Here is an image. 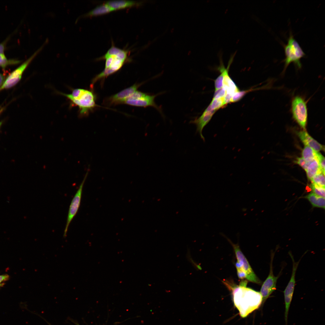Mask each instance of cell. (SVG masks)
Instances as JSON below:
<instances>
[{
  "mask_svg": "<svg viewBox=\"0 0 325 325\" xmlns=\"http://www.w3.org/2000/svg\"><path fill=\"white\" fill-rule=\"evenodd\" d=\"M223 282L231 292L234 305L241 317H246L262 304L260 292L246 287L247 280H242L239 285L227 280Z\"/></svg>",
  "mask_w": 325,
  "mask_h": 325,
  "instance_id": "1",
  "label": "cell"
},
{
  "mask_svg": "<svg viewBox=\"0 0 325 325\" xmlns=\"http://www.w3.org/2000/svg\"><path fill=\"white\" fill-rule=\"evenodd\" d=\"M128 54L127 50L121 49L113 45L106 53L98 59L105 60V68L94 78L92 84L120 70L128 60Z\"/></svg>",
  "mask_w": 325,
  "mask_h": 325,
  "instance_id": "2",
  "label": "cell"
},
{
  "mask_svg": "<svg viewBox=\"0 0 325 325\" xmlns=\"http://www.w3.org/2000/svg\"><path fill=\"white\" fill-rule=\"evenodd\" d=\"M61 94L78 107L81 115H86L96 106L95 96L91 91L89 90L77 88L73 90L71 94Z\"/></svg>",
  "mask_w": 325,
  "mask_h": 325,
  "instance_id": "3",
  "label": "cell"
},
{
  "mask_svg": "<svg viewBox=\"0 0 325 325\" xmlns=\"http://www.w3.org/2000/svg\"><path fill=\"white\" fill-rule=\"evenodd\" d=\"M283 47L285 58L283 60L284 63L283 73L291 63H293L297 68L301 69L302 66L301 60L305 56V54L291 32L287 44L283 45Z\"/></svg>",
  "mask_w": 325,
  "mask_h": 325,
  "instance_id": "4",
  "label": "cell"
},
{
  "mask_svg": "<svg viewBox=\"0 0 325 325\" xmlns=\"http://www.w3.org/2000/svg\"><path fill=\"white\" fill-rule=\"evenodd\" d=\"M291 111L293 119L305 130L308 112L307 101L303 96L297 95L293 97L291 101Z\"/></svg>",
  "mask_w": 325,
  "mask_h": 325,
  "instance_id": "5",
  "label": "cell"
},
{
  "mask_svg": "<svg viewBox=\"0 0 325 325\" xmlns=\"http://www.w3.org/2000/svg\"><path fill=\"white\" fill-rule=\"evenodd\" d=\"M163 93V92H160L151 95L137 90L126 100L124 104L144 107H153L164 117L162 108L156 104L155 101V98L157 96Z\"/></svg>",
  "mask_w": 325,
  "mask_h": 325,
  "instance_id": "6",
  "label": "cell"
},
{
  "mask_svg": "<svg viewBox=\"0 0 325 325\" xmlns=\"http://www.w3.org/2000/svg\"><path fill=\"white\" fill-rule=\"evenodd\" d=\"M43 46L44 45H42L30 57L10 74L0 88V91L5 89L10 88L18 83L21 79L24 71L33 59L42 50Z\"/></svg>",
  "mask_w": 325,
  "mask_h": 325,
  "instance_id": "7",
  "label": "cell"
},
{
  "mask_svg": "<svg viewBox=\"0 0 325 325\" xmlns=\"http://www.w3.org/2000/svg\"><path fill=\"white\" fill-rule=\"evenodd\" d=\"M89 166L85 176L82 182L77 190L73 197L70 205L65 227L64 231L63 237L67 236L68 229L70 224L73 218L77 214L80 205L83 187L89 171Z\"/></svg>",
  "mask_w": 325,
  "mask_h": 325,
  "instance_id": "8",
  "label": "cell"
},
{
  "mask_svg": "<svg viewBox=\"0 0 325 325\" xmlns=\"http://www.w3.org/2000/svg\"><path fill=\"white\" fill-rule=\"evenodd\" d=\"M226 238L233 248L237 262L246 274V279L252 283L261 284L262 282L253 271L246 258L240 250L238 244H234L229 238L226 237Z\"/></svg>",
  "mask_w": 325,
  "mask_h": 325,
  "instance_id": "9",
  "label": "cell"
},
{
  "mask_svg": "<svg viewBox=\"0 0 325 325\" xmlns=\"http://www.w3.org/2000/svg\"><path fill=\"white\" fill-rule=\"evenodd\" d=\"M274 253L271 251V255L270 271L269 274L263 283L260 292L262 298V303L264 304L271 295L276 289V283L279 275L275 276L273 274V261Z\"/></svg>",
  "mask_w": 325,
  "mask_h": 325,
  "instance_id": "10",
  "label": "cell"
},
{
  "mask_svg": "<svg viewBox=\"0 0 325 325\" xmlns=\"http://www.w3.org/2000/svg\"><path fill=\"white\" fill-rule=\"evenodd\" d=\"M289 254L292 260L293 266L290 280L284 291L285 307V316L286 323L287 322L289 310L292 299L296 283L295 275L296 272L300 261V260H299L298 262H295L292 253L289 252Z\"/></svg>",
  "mask_w": 325,
  "mask_h": 325,
  "instance_id": "11",
  "label": "cell"
},
{
  "mask_svg": "<svg viewBox=\"0 0 325 325\" xmlns=\"http://www.w3.org/2000/svg\"><path fill=\"white\" fill-rule=\"evenodd\" d=\"M235 54V53L231 56L227 68H225L223 65L221 55H220L219 57L221 63L219 67L222 69L224 73L223 88L225 90L226 94H229L232 96L239 91L238 88L229 76L228 73L229 67L233 61Z\"/></svg>",
  "mask_w": 325,
  "mask_h": 325,
  "instance_id": "12",
  "label": "cell"
},
{
  "mask_svg": "<svg viewBox=\"0 0 325 325\" xmlns=\"http://www.w3.org/2000/svg\"><path fill=\"white\" fill-rule=\"evenodd\" d=\"M215 111L212 109L209 105L200 116L195 118L190 122L196 125V132L199 133L204 141H205V139L203 134V129L210 121Z\"/></svg>",
  "mask_w": 325,
  "mask_h": 325,
  "instance_id": "13",
  "label": "cell"
},
{
  "mask_svg": "<svg viewBox=\"0 0 325 325\" xmlns=\"http://www.w3.org/2000/svg\"><path fill=\"white\" fill-rule=\"evenodd\" d=\"M140 84H135L110 97L109 101L110 104H124L126 100L137 90Z\"/></svg>",
  "mask_w": 325,
  "mask_h": 325,
  "instance_id": "14",
  "label": "cell"
},
{
  "mask_svg": "<svg viewBox=\"0 0 325 325\" xmlns=\"http://www.w3.org/2000/svg\"><path fill=\"white\" fill-rule=\"evenodd\" d=\"M298 135L301 140L305 146L311 148L317 152L324 150V146L313 139L305 130L299 132Z\"/></svg>",
  "mask_w": 325,
  "mask_h": 325,
  "instance_id": "15",
  "label": "cell"
},
{
  "mask_svg": "<svg viewBox=\"0 0 325 325\" xmlns=\"http://www.w3.org/2000/svg\"><path fill=\"white\" fill-rule=\"evenodd\" d=\"M106 3L114 11L134 7L140 4V3L135 1L123 0L110 1Z\"/></svg>",
  "mask_w": 325,
  "mask_h": 325,
  "instance_id": "16",
  "label": "cell"
},
{
  "mask_svg": "<svg viewBox=\"0 0 325 325\" xmlns=\"http://www.w3.org/2000/svg\"><path fill=\"white\" fill-rule=\"evenodd\" d=\"M114 10L106 2L98 5L88 12L83 15V17L96 16L108 14Z\"/></svg>",
  "mask_w": 325,
  "mask_h": 325,
  "instance_id": "17",
  "label": "cell"
},
{
  "mask_svg": "<svg viewBox=\"0 0 325 325\" xmlns=\"http://www.w3.org/2000/svg\"><path fill=\"white\" fill-rule=\"evenodd\" d=\"M308 164L306 171L308 178L311 180L317 174L322 173V171L316 158L311 161L308 162Z\"/></svg>",
  "mask_w": 325,
  "mask_h": 325,
  "instance_id": "18",
  "label": "cell"
},
{
  "mask_svg": "<svg viewBox=\"0 0 325 325\" xmlns=\"http://www.w3.org/2000/svg\"><path fill=\"white\" fill-rule=\"evenodd\" d=\"M306 198L314 207L325 208L324 198L318 196L313 193L307 195Z\"/></svg>",
  "mask_w": 325,
  "mask_h": 325,
  "instance_id": "19",
  "label": "cell"
},
{
  "mask_svg": "<svg viewBox=\"0 0 325 325\" xmlns=\"http://www.w3.org/2000/svg\"><path fill=\"white\" fill-rule=\"evenodd\" d=\"M317 152L311 148L305 146L302 152V158L307 162H310L316 158Z\"/></svg>",
  "mask_w": 325,
  "mask_h": 325,
  "instance_id": "20",
  "label": "cell"
},
{
  "mask_svg": "<svg viewBox=\"0 0 325 325\" xmlns=\"http://www.w3.org/2000/svg\"><path fill=\"white\" fill-rule=\"evenodd\" d=\"M20 60L15 59H8L4 54H0V67L5 69L8 65L18 64Z\"/></svg>",
  "mask_w": 325,
  "mask_h": 325,
  "instance_id": "21",
  "label": "cell"
},
{
  "mask_svg": "<svg viewBox=\"0 0 325 325\" xmlns=\"http://www.w3.org/2000/svg\"><path fill=\"white\" fill-rule=\"evenodd\" d=\"M224 100V97L218 98L213 99L209 104L211 108L213 110L217 111L225 105Z\"/></svg>",
  "mask_w": 325,
  "mask_h": 325,
  "instance_id": "22",
  "label": "cell"
},
{
  "mask_svg": "<svg viewBox=\"0 0 325 325\" xmlns=\"http://www.w3.org/2000/svg\"><path fill=\"white\" fill-rule=\"evenodd\" d=\"M311 180L313 184L319 186L325 187L324 175L322 173L316 175Z\"/></svg>",
  "mask_w": 325,
  "mask_h": 325,
  "instance_id": "23",
  "label": "cell"
},
{
  "mask_svg": "<svg viewBox=\"0 0 325 325\" xmlns=\"http://www.w3.org/2000/svg\"><path fill=\"white\" fill-rule=\"evenodd\" d=\"M311 187L313 193L318 196L325 197V187L319 186L313 183L311 184Z\"/></svg>",
  "mask_w": 325,
  "mask_h": 325,
  "instance_id": "24",
  "label": "cell"
},
{
  "mask_svg": "<svg viewBox=\"0 0 325 325\" xmlns=\"http://www.w3.org/2000/svg\"><path fill=\"white\" fill-rule=\"evenodd\" d=\"M218 70L221 72V74L215 81V91H217L223 87V81L224 78V73L220 67H219Z\"/></svg>",
  "mask_w": 325,
  "mask_h": 325,
  "instance_id": "25",
  "label": "cell"
},
{
  "mask_svg": "<svg viewBox=\"0 0 325 325\" xmlns=\"http://www.w3.org/2000/svg\"><path fill=\"white\" fill-rule=\"evenodd\" d=\"M316 159L317 160L320 167V168L322 173L324 175H325V158L322 155L318 152H317L316 153Z\"/></svg>",
  "mask_w": 325,
  "mask_h": 325,
  "instance_id": "26",
  "label": "cell"
},
{
  "mask_svg": "<svg viewBox=\"0 0 325 325\" xmlns=\"http://www.w3.org/2000/svg\"><path fill=\"white\" fill-rule=\"evenodd\" d=\"M235 265L238 278L242 280L244 279H246V274L242 268L239 263L237 261Z\"/></svg>",
  "mask_w": 325,
  "mask_h": 325,
  "instance_id": "27",
  "label": "cell"
},
{
  "mask_svg": "<svg viewBox=\"0 0 325 325\" xmlns=\"http://www.w3.org/2000/svg\"><path fill=\"white\" fill-rule=\"evenodd\" d=\"M249 90L239 91L235 93L232 97L231 102H237L242 99Z\"/></svg>",
  "mask_w": 325,
  "mask_h": 325,
  "instance_id": "28",
  "label": "cell"
},
{
  "mask_svg": "<svg viewBox=\"0 0 325 325\" xmlns=\"http://www.w3.org/2000/svg\"><path fill=\"white\" fill-rule=\"evenodd\" d=\"M187 260L192 264V266L196 269L201 270L202 269L200 265L197 263L192 258L190 254V251L188 249L186 255Z\"/></svg>",
  "mask_w": 325,
  "mask_h": 325,
  "instance_id": "29",
  "label": "cell"
},
{
  "mask_svg": "<svg viewBox=\"0 0 325 325\" xmlns=\"http://www.w3.org/2000/svg\"><path fill=\"white\" fill-rule=\"evenodd\" d=\"M295 162L301 166L306 171L308 164V162L302 157L297 158Z\"/></svg>",
  "mask_w": 325,
  "mask_h": 325,
  "instance_id": "30",
  "label": "cell"
},
{
  "mask_svg": "<svg viewBox=\"0 0 325 325\" xmlns=\"http://www.w3.org/2000/svg\"><path fill=\"white\" fill-rule=\"evenodd\" d=\"M226 94L225 90L223 88L215 91L213 99L218 98L224 97Z\"/></svg>",
  "mask_w": 325,
  "mask_h": 325,
  "instance_id": "31",
  "label": "cell"
},
{
  "mask_svg": "<svg viewBox=\"0 0 325 325\" xmlns=\"http://www.w3.org/2000/svg\"><path fill=\"white\" fill-rule=\"evenodd\" d=\"M9 39V38L8 37L5 40L0 43V54H4L6 43Z\"/></svg>",
  "mask_w": 325,
  "mask_h": 325,
  "instance_id": "32",
  "label": "cell"
},
{
  "mask_svg": "<svg viewBox=\"0 0 325 325\" xmlns=\"http://www.w3.org/2000/svg\"><path fill=\"white\" fill-rule=\"evenodd\" d=\"M9 277V276L7 274L0 275V286L2 285L1 284V283L7 280Z\"/></svg>",
  "mask_w": 325,
  "mask_h": 325,
  "instance_id": "33",
  "label": "cell"
},
{
  "mask_svg": "<svg viewBox=\"0 0 325 325\" xmlns=\"http://www.w3.org/2000/svg\"><path fill=\"white\" fill-rule=\"evenodd\" d=\"M5 82V77L0 73V88L2 86Z\"/></svg>",
  "mask_w": 325,
  "mask_h": 325,
  "instance_id": "34",
  "label": "cell"
},
{
  "mask_svg": "<svg viewBox=\"0 0 325 325\" xmlns=\"http://www.w3.org/2000/svg\"><path fill=\"white\" fill-rule=\"evenodd\" d=\"M2 124V122H0V127L1 126V125Z\"/></svg>",
  "mask_w": 325,
  "mask_h": 325,
  "instance_id": "35",
  "label": "cell"
},
{
  "mask_svg": "<svg viewBox=\"0 0 325 325\" xmlns=\"http://www.w3.org/2000/svg\"></svg>",
  "mask_w": 325,
  "mask_h": 325,
  "instance_id": "36",
  "label": "cell"
}]
</instances>
